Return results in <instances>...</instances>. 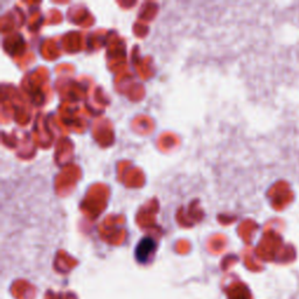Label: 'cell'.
Listing matches in <instances>:
<instances>
[{"label":"cell","instance_id":"6da1fadb","mask_svg":"<svg viewBox=\"0 0 299 299\" xmlns=\"http://www.w3.org/2000/svg\"><path fill=\"white\" fill-rule=\"evenodd\" d=\"M270 196L273 199V207L278 210L291 204L295 199L294 192L290 189L288 182L284 181H279L273 186L270 191Z\"/></svg>","mask_w":299,"mask_h":299},{"label":"cell","instance_id":"7a4b0ae2","mask_svg":"<svg viewBox=\"0 0 299 299\" xmlns=\"http://www.w3.org/2000/svg\"><path fill=\"white\" fill-rule=\"evenodd\" d=\"M155 242L151 238H144L138 243L136 248V258L139 263L145 264L150 261V257L153 255L155 251Z\"/></svg>","mask_w":299,"mask_h":299}]
</instances>
